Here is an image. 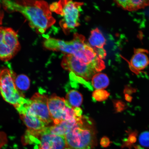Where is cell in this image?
<instances>
[{
    "label": "cell",
    "instance_id": "cell-16",
    "mask_svg": "<svg viewBox=\"0 0 149 149\" xmlns=\"http://www.w3.org/2000/svg\"><path fill=\"white\" fill-rule=\"evenodd\" d=\"M109 80L107 76L103 73H97L92 79V85L96 90L103 89L108 86Z\"/></svg>",
    "mask_w": 149,
    "mask_h": 149
},
{
    "label": "cell",
    "instance_id": "cell-8",
    "mask_svg": "<svg viewBox=\"0 0 149 149\" xmlns=\"http://www.w3.org/2000/svg\"><path fill=\"white\" fill-rule=\"evenodd\" d=\"M48 98L46 95L37 93L24 104V109L28 112L38 117L46 125L52 121L48 109Z\"/></svg>",
    "mask_w": 149,
    "mask_h": 149
},
{
    "label": "cell",
    "instance_id": "cell-1",
    "mask_svg": "<svg viewBox=\"0 0 149 149\" xmlns=\"http://www.w3.org/2000/svg\"><path fill=\"white\" fill-rule=\"evenodd\" d=\"M3 8L8 12L23 14L31 28L39 33H43L55 23L49 6L46 2L38 1H4Z\"/></svg>",
    "mask_w": 149,
    "mask_h": 149
},
{
    "label": "cell",
    "instance_id": "cell-3",
    "mask_svg": "<svg viewBox=\"0 0 149 149\" xmlns=\"http://www.w3.org/2000/svg\"><path fill=\"white\" fill-rule=\"evenodd\" d=\"M44 45L48 50L73 55L80 61L86 59L91 48L85 36L77 33H74L73 40L70 41L50 37L47 38Z\"/></svg>",
    "mask_w": 149,
    "mask_h": 149
},
{
    "label": "cell",
    "instance_id": "cell-25",
    "mask_svg": "<svg viewBox=\"0 0 149 149\" xmlns=\"http://www.w3.org/2000/svg\"><path fill=\"white\" fill-rule=\"evenodd\" d=\"M3 14L1 13V11H0V24L2 23V19L3 17Z\"/></svg>",
    "mask_w": 149,
    "mask_h": 149
},
{
    "label": "cell",
    "instance_id": "cell-9",
    "mask_svg": "<svg viewBox=\"0 0 149 149\" xmlns=\"http://www.w3.org/2000/svg\"><path fill=\"white\" fill-rule=\"evenodd\" d=\"M64 69L70 71L77 77L88 81L99 72L94 67L81 64L73 55L64 56L61 62Z\"/></svg>",
    "mask_w": 149,
    "mask_h": 149
},
{
    "label": "cell",
    "instance_id": "cell-2",
    "mask_svg": "<svg viewBox=\"0 0 149 149\" xmlns=\"http://www.w3.org/2000/svg\"><path fill=\"white\" fill-rule=\"evenodd\" d=\"M65 149H92L96 146L95 130L92 121L82 116L65 136Z\"/></svg>",
    "mask_w": 149,
    "mask_h": 149
},
{
    "label": "cell",
    "instance_id": "cell-11",
    "mask_svg": "<svg viewBox=\"0 0 149 149\" xmlns=\"http://www.w3.org/2000/svg\"><path fill=\"white\" fill-rule=\"evenodd\" d=\"M88 40L89 43L99 58L102 60L105 59L107 53L104 47L107 40L98 28H96L91 31Z\"/></svg>",
    "mask_w": 149,
    "mask_h": 149
},
{
    "label": "cell",
    "instance_id": "cell-12",
    "mask_svg": "<svg viewBox=\"0 0 149 149\" xmlns=\"http://www.w3.org/2000/svg\"><path fill=\"white\" fill-rule=\"evenodd\" d=\"M149 52L143 48L134 49V54L130 61V68L135 73L138 74L144 70L149 64L148 54Z\"/></svg>",
    "mask_w": 149,
    "mask_h": 149
},
{
    "label": "cell",
    "instance_id": "cell-21",
    "mask_svg": "<svg viewBox=\"0 0 149 149\" xmlns=\"http://www.w3.org/2000/svg\"><path fill=\"white\" fill-rule=\"evenodd\" d=\"M137 132L134 131L130 132L127 140L125 142L124 145L126 146H130L136 141Z\"/></svg>",
    "mask_w": 149,
    "mask_h": 149
},
{
    "label": "cell",
    "instance_id": "cell-4",
    "mask_svg": "<svg viewBox=\"0 0 149 149\" xmlns=\"http://www.w3.org/2000/svg\"><path fill=\"white\" fill-rule=\"evenodd\" d=\"M83 3L72 1H60L52 3L49 6L51 12L60 15L63 18L59 22V25L66 35L80 25V12Z\"/></svg>",
    "mask_w": 149,
    "mask_h": 149
},
{
    "label": "cell",
    "instance_id": "cell-20",
    "mask_svg": "<svg viewBox=\"0 0 149 149\" xmlns=\"http://www.w3.org/2000/svg\"><path fill=\"white\" fill-rule=\"evenodd\" d=\"M113 107L116 113L123 111L127 108L126 104L121 100H116L113 101Z\"/></svg>",
    "mask_w": 149,
    "mask_h": 149
},
{
    "label": "cell",
    "instance_id": "cell-19",
    "mask_svg": "<svg viewBox=\"0 0 149 149\" xmlns=\"http://www.w3.org/2000/svg\"><path fill=\"white\" fill-rule=\"evenodd\" d=\"M140 144L145 148H149V132L145 131L141 134L139 137Z\"/></svg>",
    "mask_w": 149,
    "mask_h": 149
},
{
    "label": "cell",
    "instance_id": "cell-15",
    "mask_svg": "<svg viewBox=\"0 0 149 149\" xmlns=\"http://www.w3.org/2000/svg\"><path fill=\"white\" fill-rule=\"evenodd\" d=\"M83 100L82 95L75 90H71L67 93L65 99L68 105L73 108L79 107Z\"/></svg>",
    "mask_w": 149,
    "mask_h": 149
},
{
    "label": "cell",
    "instance_id": "cell-17",
    "mask_svg": "<svg viewBox=\"0 0 149 149\" xmlns=\"http://www.w3.org/2000/svg\"><path fill=\"white\" fill-rule=\"evenodd\" d=\"M15 83L17 89L23 91H26L29 88L30 81L29 78L24 74H20L15 76Z\"/></svg>",
    "mask_w": 149,
    "mask_h": 149
},
{
    "label": "cell",
    "instance_id": "cell-18",
    "mask_svg": "<svg viewBox=\"0 0 149 149\" xmlns=\"http://www.w3.org/2000/svg\"><path fill=\"white\" fill-rule=\"evenodd\" d=\"M109 95L110 93L103 89L96 90L92 94L93 98L98 102H102L107 100Z\"/></svg>",
    "mask_w": 149,
    "mask_h": 149
},
{
    "label": "cell",
    "instance_id": "cell-23",
    "mask_svg": "<svg viewBox=\"0 0 149 149\" xmlns=\"http://www.w3.org/2000/svg\"><path fill=\"white\" fill-rule=\"evenodd\" d=\"M100 145L103 148H107L110 145L111 142L109 138L106 136L102 138L100 141Z\"/></svg>",
    "mask_w": 149,
    "mask_h": 149
},
{
    "label": "cell",
    "instance_id": "cell-24",
    "mask_svg": "<svg viewBox=\"0 0 149 149\" xmlns=\"http://www.w3.org/2000/svg\"><path fill=\"white\" fill-rule=\"evenodd\" d=\"M125 98L127 101L129 102H132L133 97L130 95L125 94Z\"/></svg>",
    "mask_w": 149,
    "mask_h": 149
},
{
    "label": "cell",
    "instance_id": "cell-6",
    "mask_svg": "<svg viewBox=\"0 0 149 149\" xmlns=\"http://www.w3.org/2000/svg\"><path fill=\"white\" fill-rule=\"evenodd\" d=\"M48 109L52 121L55 125L63 121L79 118L82 116L81 108L69 106L64 98L53 94L48 98Z\"/></svg>",
    "mask_w": 149,
    "mask_h": 149
},
{
    "label": "cell",
    "instance_id": "cell-13",
    "mask_svg": "<svg viewBox=\"0 0 149 149\" xmlns=\"http://www.w3.org/2000/svg\"><path fill=\"white\" fill-rule=\"evenodd\" d=\"M81 117L76 119L63 121L58 124H54L48 127V131L52 134L65 136L76 125Z\"/></svg>",
    "mask_w": 149,
    "mask_h": 149
},
{
    "label": "cell",
    "instance_id": "cell-7",
    "mask_svg": "<svg viewBox=\"0 0 149 149\" xmlns=\"http://www.w3.org/2000/svg\"><path fill=\"white\" fill-rule=\"evenodd\" d=\"M20 48L17 33L11 28L0 27V59L10 60Z\"/></svg>",
    "mask_w": 149,
    "mask_h": 149
},
{
    "label": "cell",
    "instance_id": "cell-10",
    "mask_svg": "<svg viewBox=\"0 0 149 149\" xmlns=\"http://www.w3.org/2000/svg\"><path fill=\"white\" fill-rule=\"evenodd\" d=\"M35 149H64L66 141L64 136L52 134L48 131V127L36 139Z\"/></svg>",
    "mask_w": 149,
    "mask_h": 149
},
{
    "label": "cell",
    "instance_id": "cell-14",
    "mask_svg": "<svg viewBox=\"0 0 149 149\" xmlns=\"http://www.w3.org/2000/svg\"><path fill=\"white\" fill-rule=\"evenodd\" d=\"M114 1L119 7L129 11H136L149 6V1L124 0Z\"/></svg>",
    "mask_w": 149,
    "mask_h": 149
},
{
    "label": "cell",
    "instance_id": "cell-22",
    "mask_svg": "<svg viewBox=\"0 0 149 149\" xmlns=\"http://www.w3.org/2000/svg\"><path fill=\"white\" fill-rule=\"evenodd\" d=\"M136 92V90L135 88L129 85H126L125 86L124 93L125 94L130 95Z\"/></svg>",
    "mask_w": 149,
    "mask_h": 149
},
{
    "label": "cell",
    "instance_id": "cell-5",
    "mask_svg": "<svg viewBox=\"0 0 149 149\" xmlns=\"http://www.w3.org/2000/svg\"><path fill=\"white\" fill-rule=\"evenodd\" d=\"M15 75L8 69L0 72V94L6 101L16 109L27 101L17 88L15 83Z\"/></svg>",
    "mask_w": 149,
    "mask_h": 149
}]
</instances>
